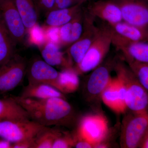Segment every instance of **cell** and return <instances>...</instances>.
Instances as JSON below:
<instances>
[{"mask_svg": "<svg viewBox=\"0 0 148 148\" xmlns=\"http://www.w3.org/2000/svg\"><path fill=\"white\" fill-rule=\"evenodd\" d=\"M12 97L27 111L31 120L44 126H68L75 119L73 107L64 98Z\"/></svg>", "mask_w": 148, "mask_h": 148, "instance_id": "1", "label": "cell"}, {"mask_svg": "<svg viewBox=\"0 0 148 148\" xmlns=\"http://www.w3.org/2000/svg\"><path fill=\"white\" fill-rule=\"evenodd\" d=\"M114 68L126 88L125 103L132 112L148 113V91L143 87L129 66L116 63Z\"/></svg>", "mask_w": 148, "mask_h": 148, "instance_id": "2", "label": "cell"}, {"mask_svg": "<svg viewBox=\"0 0 148 148\" xmlns=\"http://www.w3.org/2000/svg\"><path fill=\"white\" fill-rule=\"evenodd\" d=\"M112 44L108 25L99 27L97 34L82 61L74 69L79 75L93 71L108 53Z\"/></svg>", "mask_w": 148, "mask_h": 148, "instance_id": "3", "label": "cell"}, {"mask_svg": "<svg viewBox=\"0 0 148 148\" xmlns=\"http://www.w3.org/2000/svg\"><path fill=\"white\" fill-rule=\"evenodd\" d=\"M148 134V113L129 114L123 120L120 138L122 148H140Z\"/></svg>", "mask_w": 148, "mask_h": 148, "instance_id": "4", "label": "cell"}, {"mask_svg": "<svg viewBox=\"0 0 148 148\" xmlns=\"http://www.w3.org/2000/svg\"><path fill=\"white\" fill-rule=\"evenodd\" d=\"M48 127L31 119L0 122V138L13 144L36 137Z\"/></svg>", "mask_w": 148, "mask_h": 148, "instance_id": "5", "label": "cell"}, {"mask_svg": "<svg viewBox=\"0 0 148 148\" xmlns=\"http://www.w3.org/2000/svg\"><path fill=\"white\" fill-rule=\"evenodd\" d=\"M27 65L26 59L16 53L0 66V93L12 91L20 85L27 74Z\"/></svg>", "mask_w": 148, "mask_h": 148, "instance_id": "6", "label": "cell"}, {"mask_svg": "<svg viewBox=\"0 0 148 148\" xmlns=\"http://www.w3.org/2000/svg\"><path fill=\"white\" fill-rule=\"evenodd\" d=\"M83 10V31L82 34L75 42L70 45L66 53L75 66L82 61L92 44L99 30L94 24L95 18Z\"/></svg>", "mask_w": 148, "mask_h": 148, "instance_id": "7", "label": "cell"}, {"mask_svg": "<svg viewBox=\"0 0 148 148\" xmlns=\"http://www.w3.org/2000/svg\"><path fill=\"white\" fill-rule=\"evenodd\" d=\"M109 132L106 118L99 114L87 115L81 119L75 134L95 145L105 141Z\"/></svg>", "mask_w": 148, "mask_h": 148, "instance_id": "8", "label": "cell"}, {"mask_svg": "<svg viewBox=\"0 0 148 148\" xmlns=\"http://www.w3.org/2000/svg\"><path fill=\"white\" fill-rule=\"evenodd\" d=\"M112 44L120 50L132 43L147 40L148 31L123 21L113 24H108Z\"/></svg>", "mask_w": 148, "mask_h": 148, "instance_id": "9", "label": "cell"}, {"mask_svg": "<svg viewBox=\"0 0 148 148\" xmlns=\"http://www.w3.org/2000/svg\"><path fill=\"white\" fill-rule=\"evenodd\" d=\"M121 11L123 21L147 30L148 5L143 0H114Z\"/></svg>", "mask_w": 148, "mask_h": 148, "instance_id": "10", "label": "cell"}, {"mask_svg": "<svg viewBox=\"0 0 148 148\" xmlns=\"http://www.w3.org/2000/svg\"><path fill=\"white\" fill-rule=\"evenodd\" d=\"M0 13L15 42H23L27 31L14 0H0Z\"/></svg>", "mask_w": 148, "mask_h": 148, "instance_id": "11", "label": "cell"}, {"mask_svg": "<svg viewBox=\"0 0 148 148\" xmlns=\"http://www.w3.org/2000/svg\"><path fill=\"white\" fill-rule=\"evenodd\" d=\"M27 74L29 83L45 84L59 90L60 72L41 58H34L27 65Z\"/></svg>", "mask_w": 148, "mask_h": 148, "instance_id": "12", "label": "cell"}, {"mask_svg": "<svg viewBox=\"0 0 148 148\" xmlns=\"http://www.w3.org/2000/svg\"><path fill=\"white\" fill-rule=\"evenodd\" d=\"M114 65L112 61L99 65L90 74L84 87L86 96L89 101L101 98L102 93L112 79L111 71Z\"/></svg>", "mask_w": 148, "mask_h": 148, "instance_id": "13", "label": "cell"}, {"mask_svg": "<svg viewBox=\"0 0 148 148\" xmlns=\"http://www.w3.org/2000/svg\"><path fill=\"white\" fill-rule=\"evenodd\" d=\"M92 17L113 24L123 21L121 11L114 0H93L84 8Z\"/></svg>", "mask_w": 148, "mask_h": 148, "instance_id": "14", "label": "cell"}, {"mask_svg": "<svg viewBox=\"0 0 148 148\" xmlns=\"http://www.w3.org/2000/svg\"><path fill=\"white\" fill-rule=\"evenodd\" d=\"M39 48L43 60L50 66L63 69L73 67V63L68 55L61 51L56 42L48 40L42 44Z\"/></svg>", "mask_w": 148, "mask_h": 148, "instance_id": "15", "label": "cell"}, {"mask_svg": "<svg viewBox=\"0 0 148 148\" xmlns=\"http://www.w3.org/2000/svg\"><path fill=\"white\" fill-rule=\"evenodd\" d=\"M83 21L82 8L71 20L58 28V43L64 46H70L77 40L83 31Z\"/></svg>", "mask_w": 148, "mask_h": 148, "instance_id": "16", "label": "cell"}, {"mask_svg": "<svg viewBox=\"0 0 148 148\" xmlns=\"http://www.w3.org/2000/svg\"><path fill=\"white\" fill-rule=\"evenodd\" d=\"M83 4L69 8L52 10L46 14L45 26L47 29L59 28L71 20L82 10Z\"/></svg>", "mask_w": 148, "mask_h": 148, "instance_id": "17", "label": "cell"}, {"mask_svg": "<svg viewBox=\"0 0 148 148\" xmlns=\"http://www.w3.org/2000/svg\"><path fill=\"white\" fill-rule=\"evenodd\" d=\"M19 96L24 98L47 99L60 98L66 99L64 93L55 88L45 84L29 83L24 86Z\"/></svg>", "mask_w": 148, "mask_h": 148, "instance_id": "18", "label": "cell"}, {"mask_svg": "<svg viewBox=\"0 0 148 148\" xmlns=\"http://www.w3.org/2000/svg\"><path fill=\"white\" fill-rule=\"evenodd\" d=\"M29 119L27 111L12 97L0 98V122Z\"/></svg>", "mask_w": 148, "mask_h": 148, "instance_id": "19", "label": "cell"}, {"mask_svg": "<svg viewBox=\"0 0 148 148\" xmlns=\"http://www.w3.org/2000/svg\"><path fill=\"white\" fill-rule=\"evenodd\" d=\"M16 44L6 28L0 13V66L16 53Z\"/></svg>", "mask_w": 148, "mask_h": 148, "instance_id": "20", "label": "cell"}, {"mask_svg": "<svg viewBox=\"0 0 148 148\" xmlns=\"http://www.w3.org/2000/svg\"><path fill=\"white\" fill-rule=\"evenodd\" d=\"M27 31H29L37 24L38 11L33 0H14Z\"/></svg>", "mask_w": 148, "mask_h": 148, "instance_id": "21", "label": "cell"}, {"mask_svg": "<svg viewBox=\"0 0 148 148\" xmlns=\"http://www.w3.org/2000/svg\"><path fill=\"white\" fill-rule=\"evenodd\" d=\"M120 50L125 58L148 64V43L144 41L132 43Z\"/></svg>", "mask_w": 148, "mask_h": 148, "instance_id": "22", "label": "cell"}, {"mask_svg": "<svg viewBox=\"0 0 148 148\" xmlns=\"http://www.w3.org/2000/svg\"><path fill=\"white\" fill-rule=\"evenodd\" d=\"M79 80L78 74L73 67L63 69L60 72L59 90L64 94L75 92L78 88Z\"/></svg>", "mask_w": 148, "mask_h": 148, "instance_id": "23", "label": "cell"}, {"mask_svg": "<svg viewBox=\"0 0 148 148\" xmlns=\"http://www.w3.org/2000/svg\"><path fill=\"white\" fill-rule=\"evenodd\" d=\"M101 98L104 104L112 110L117 113H121L116 77L115 78H112L109 84L102 93Z\"/></svg>", "mask_w": 148, "mask_h": 148, "instance_id": "24", "label": "cell"}, {"mask_svg": "<svg viewBox=\"0 0 148 148\" xmlns=\"http://www.w3.org/2000/svg\"><path fill=\"white\" fill-rule=\"evenodd\" d=\"M62 133L59 130L48 127L36 137L35 148H52L54 141Z\"/></svg>", "mask_w": 148, "mask_h": 148, "instance_id": "25", "label": "cell"}, {"mask_svg": "<svg viewBox=\"0 0 148 148\" xmlns=\"http://www.w3.org/2000/svg\"><path fill=\"white\" fill-rule=\"evenodd\" d=\"M128 66L141 84L148 91V64L125 58Z\"/></svg>", "mask_w": 148, "mask_h": 148, "instance_id": "26", "label": "cell"}, {"mask_svg": "<svg viewBox=\"0 0 148 148\" xmlns=\"http://www.w3.org/2000/svg\"><path fill=\"white\" fill-rule=\"evenodd\" d=\"M74 147L73 134L62 132L53 143L52 148H70Z\"/></svg>", "mask_w": 148, "mask_h": 148, "instance_id": "27", "label": "cell"}, {"mask_svg": "<svg viewBox=\"0 0 148 148\" xmlns=\"http://www.w3.org/2000/svg\"><path fill=\"white\" fill-rule=\"evenodd\" d=\"M116 77L117 79L118 91L119 97L120 106L121 113H124L127 109L125 103L126 88L122 80L117 75Z\"/></svg>", "mask_w": 148, "mask_h": 148, "instance_id": "28", "label": "cell"}, {"mask_svg": "<svg viewBox=\"0 0 148 148\" xmlns=\"http://www.w3.org/2000/svg\"><path fill=\"white\" fill-rule=\"evenodd\" d=\"M89 1L90 0H55L53 10L69 8L77 5L84 4Z\"/></svg>", "mask_w": 148, "mask_h": 148, "instance_id": "29", "label": "cell"}, {"mask_svg": "<svg viewBox=\"0 0 148 148\" xmlns=\"http://www.w3.org/2000/svg\"><path fill=\"white\" fill-rule=\"evenodd\" d=\"M38 11L46 14L53 10L55 0H33Z\"/></svg>", "mask_w": 148, "mask_h": 148, "instance_id": "30", "label": "cell"}, {"mask_svg": "<svg viewBox=\"0 0 148 148\" xmlns=\"http://www.w3.org/2000/svg\"><path fill=\"white\" fill-rule=\"evenodd\" d=\"M74 147L76 148H94V145L81 137H79L75 133L73 134Z\"/></svg>", "mask_w": 148, "mask_h": 148, "instance_id": "31", "label": "cell"}, {"mask_svg": "<svg viewBox=\"0 0 148 148\" xmlns=\"http://www.w3.org/2000/svg\"><path fill=\"white\" fill-rule=\"evenodd\" d=\"M36 138L13 143L12 144V148H35Z\"/></svg>", "mask_w": 148, "mask_h": 148, "instance_id": "32", "label": "cell"}, {"mask_svg": "<svg viewBox=\"0 0 148 148\" xmlns=\"http://www.w3.org/2000/svg\"><path fill=\"white\" fill-rule=\"evenodd\" d=\"M12 143L0 138V148H12Z\"/></svg>", "mask_w": 148, "mask_h": 148, "instance_id": "33", "label": "cell"}, {"mask_svg": "<svg viewBox=\"0 0 148 148\" xmlns=\"http://www.w3.org/2000/svg\"><path fill=\"white\" fill-rule=\"evenodd\" d=\"M140 148H148V134L143 141Z\"/></svg>", "mask_w": 148, "mask_h": 148, "instance_id": "34", "label": "cell"}, {"mask_svg": "<svg viewBox=\"0 0 148 148\" xmlns=\"http://www.w3.org/2000/svg\"><path fill=\"white\" fill-rule=\"evenodd\" d=\"M147 40H148V34H147Z\"/></svg>", "mask_w": 148, "mask_h": 148, "instance_id": "35", "label": "cell"}]
</instances>
